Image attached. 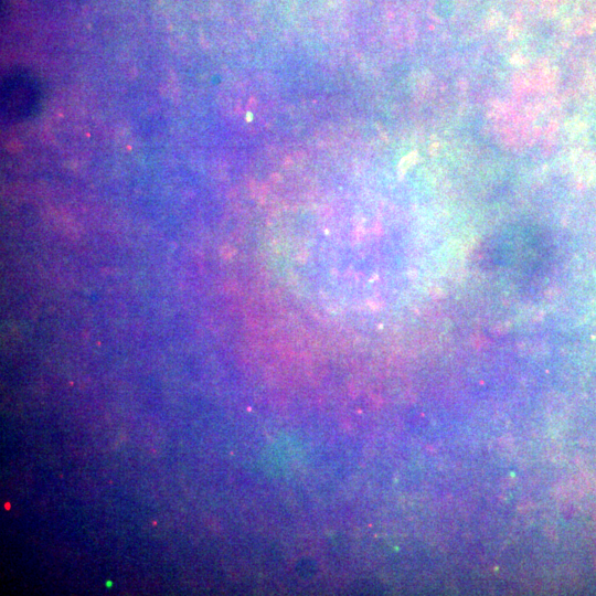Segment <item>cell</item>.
Returning <instances> with one entry per match:
<instances>
[{
	"label": "cell",
	"mask_w": 596,
	"mask_h": 596,
	"mask_svg": "<svg viewBox=\"0 0 596 596\" xmlns=\"http://www.w3.org/2000/svg\"><path fill=\"white\" fill-rule=\"evenodd\" d=\"M40 86L35 78L23 72L8 75L2 83L1 113L8 123L29 118L38 109Z\"/></svg>",
	"instance_id": "obj_1"
}]
</instances>
